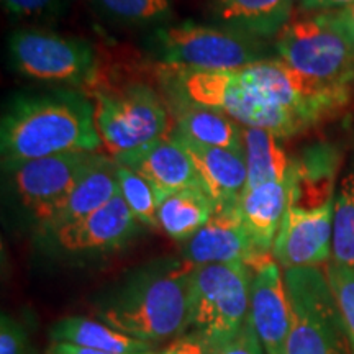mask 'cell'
<instances>
[{"instance_id": "cell-1", "label": "cell", "mask_w": 354, "mask_h": 354, "mask_svg": "<svg viewBox=\"0 0 354 354\" xmlns=\"http://www.w3.org/2000/svg\"><path fill=\"white\" fill-rule=\"evenodd\" d=\"M102 140L95 105L82 92L21 94L8 102L0 123V161L10 172L35 159L68 153H95Z\"/></svg>"}, {"instance_id": "cell-2", "label": "cell", "mask_w": 354, "mask_h": 354, "mask_svg": "<svg viewBox=\"0 0 354 354\" xmlns=\"http://www.w3.org/2000/svg\"><path fill=\"white\" fill-rule=\"evenodd\" d=\"M194 269L184 259L136 269L97 302V320L151 344L189 333Z\"/></svg>"}, {"instance_id": "cell-3", "label": "cell", "mask_w": 354, "mask_h": 354, "mask_svg": "<svg viewBox=\"0 0 354 354\" xmlns=\"http://www.w3.org/2000/svg\"><path fill=\"white\" fill-rule=\"evenodd\" d=\"M274 50L282 63L317 86L336 92L351 91L354 48L331 12L290 20L274 38Z\"/></svg>"}, {"instance_id": "cell-4", "label": "cell", "mask_w": 354, "mask_h": 354, "mask_svg": "<svg viewBox=\"0 0 354 354\" xmlns=\"http://www.w3.org/2000/svg\"><path fill=\"white\" fill-rule=\"evenodd\" d=\"M151 46L161 63L177 71H233L269 57L264 39L190 20L159 26Z\"/></svg>"}, {"instance_id": "cell-5", "label": "cell", "mask_w": 354, "mask_h": 354, "mask_svg": "<svg viewBox=\"0 0 354 354\" xmlns=\"http://www.w3.org/2000/svg\"><path fill=\"white\" fill-rule=\"evenodd\" d=\"M251 277L253 269L241 261L194 269L189 333L196 335L207 351L236 336L246 323Z\"/></svg>"}, {"instance_id": "cell-6", "label": "cell", "mask_w": 354, "mask_h": 354, "mask_svg": "<svg viewBox=\"0 0 354 354\" xmlns=\"http://www.w3.org/2000/svg\"><path fill=\"white\" fill-rule=\"evenodd\" d=\"M284 282L290 302L284 354H346L349 342L326 272L286 269Z\"/></svg>"}, {"instance_id": "cell-7", "label": "cell", "mask_w": 354, "mask_h": 354, "mask_svg": "<svg viewBox=\"0 0 354 354\" xmlns=\"http://www.w3.org/2000/svg\"><path fill=\"white\" fill-rule=\"evenodd\" d=\"M94 105L97 131L115 162L133 156L169 133L165 104L145 84L97 92Z\"/></svg>"}, {"instance_id": "cell-8", "label": "cell", "mask_w": 354, "mask_h": 354, "mask_svg": "<svg viewBox=\"0 0 354 354\" xmlns=\"http://www.w3.org/2000/svg\"><path fill=\"white\" fill-rule=\"evenodd\" d=\"M179 73V87L187 102L218 110L241 127L268 130L279 138H289L302 131L243 76L241 69Z\"/></svg>"}, {"instance_id": "cell-9", "label": "cell", "mask_w": 354, "mask_h": 354, "mask_svg": "<svg viewBox=\"0 0 354 354\" xmlns=\"http://www.w3.org/2000/svg\"><path fill=\"white\" fill-rule=\"evenodd\" d=\"M8 63L30 81L56 86H84L94 81L97 56L91 43L50 30H15L7 43Z\"/></svg>"}, {"instance_id": "cell-10", "label": "cell", "mask_w": 354, "mask_h": 354, "mask_svg": "<svg viewBox=\"0 0 354 354\" xmlns=\"http://www.w3.org/2000/svg\"><path fill=\"white\" fill-rule=\"evenodd\" d=\"M102 153H68L25 162L8 174V189L37 227L94 167Z\"/></svg>"}, {"instance_id": "cell-11", "label": "cell", "mask_w": 354, "mask_h": 354, "mask_svg": "<svg viewBox=\"0 0 354 354\" xmlns=\"http://www.w3.org/2000/svg\"><path fill=\"white\" fill-rule=\"evenodd\" d=\"M140 227L141 223L128 209L127 202L117 194L94 214L39 234L37 240L44 250L56 256L86 258L122 250L138 234Z\"/></svg>"}, {"instance_id": "cell-12", "label": "cell", "mask_w": 354, "mask_h": 354, "mask_svg": "<svg viewBox=\"0 0 354 354\" xmlns=\"http://www.w3.org/2000/svg\"><path fill=\"white\" fill-rule=\"evenodd\" d=\"M335 201L317 209L292 205L272 245V258L282 269L320 268L333 258Z\"/></svg>"}, {"instance_id": "cell-13", "label": "cell", "mask_w": 354, "mask_h": 354, "mask_svg": "<svg viewBox=\"0 0 354 354\" xmlns=\"http://www.w3.org/2000/svg\"><path fill=\"white\" fill-rule=\"evenodd\" d=\"M248 320L254 326L266 354H284L290 328V302L284 274L272 254L253 264Z\"/></svg>"}, {"instance_id": "cell-14", "label": "cell", "mask_w": 354, "mask_h": 354, "mask_svg": "<svg viewBox=\"0 0 354 354\" xmlns=\"http://www.w3.org/2000/svg\"><path fill=\"white\" fill-rule=\"evenodd\" d=\"M183 259L192 266L241 263L258 259L240 209L218 210L198 232L184 241Z\"/></svg>"}, {"instance_id": "cell-15", "label": "cell", "mask_w": 354, "mask_h": 354, "mask_svg": "<svg viewBox=\"0 0 354 354\" xmlns=\"http://www.w3.org/2000/svg\"><path fill=\"white\" fill-rule=\"evenodd\" d=\"M177 136L187 149L202 189L214 202L215 212L236 209L248 183L245 153L192 143L179 133Z\"/></svg>"}, {"instance_id": "cell-16", "label": "cell", "mask_w": 354, "mask_h": 354, "mask_svg": "<svg viewBox=\"0 0 354 354\" xmlns=\"http://www.w3.org/2000/svg\"><path fill=\"white\" fill-rule=\"evenodd\" d=\"M117 165L131 167L146 177L156 187L161 201L167 194L177 190L202 187L192 159L176 131L167 133L156 143Z\"/></svg>"}, {"instance_id": "cell-17", "label": "cell", "mask_w": 354, "mask_h": 354, "mask_svg": "<svg viewBox=\"0 0 354 354\" xmlns=\"http://www.w3.org/2000/svg\"><path fill=\"white\" fill-rule=\"evenodd\" d=\"M117 194V162L104 154V158L74 185L68 196L53 207L50 214L44 216V220L35 230V233L39 236V234H46L53 230L74 223L102 209Z\"/></svg>"}, {"instance_id": "cell-18", "label": "cell", "mask_w": 354, "mask_h": 354, "mask_svg": "<svg viewBox=\"0 0 354 354\" xmlns=\"http://www.w3.org/2000/svg\"><path fill=\"white\" fill-rule=\"evenodd\" d=\"M292 205L294 196L289 174L284 180H274L243 192L238 209L258 258L271 254L279 227Z\"/></svg>"}, {"instance_id": "cell-19", "label": "cell", "mask_w": 354, "mask_h": 354, "mask_svg": "<svg viewBox=\"0 0 354 354\" xmlns=\"http://www.w3.org/2000/svg\"><path fill=\"white\" fill-rule=\"evenodd\" d=\"M295 3L299 0H212L209 10L220 26L269 39L292 20Z\"/></svg>"}, {"instance_id": "cell-20", "label": "cell", "mask_w": 354, "mask_h": 354, "mask_svg": "<svg viewBox=\"0 0 354 354\" xmlns=\"http://www.w3.org/2000/svg\"><path fill=\"white\" fill-rule=\"evenodd\" d=\"M339 153L328 143L310 146L299 158L290 159L289 177L294 205L317 209L335 201Z\"/></svg>"}, {"instance_id": "cell-21", "label": "cell", "mask_w": 354, "mask_h": 354, "mask_svg": "<svg viewBox=\"0 0 354 354\" xmlns=\"http://www.w3.org/2000/svg\"><path fill=\"white\" fill-rule=\"evenodd\" d=\"M53 343H68L76 346L99 349L118 354H143L156 351V344L133 338L112 328L107 323L86 317H68L50 328Z\"/></svg>"}, {"instance_id": "cell-22", "label": "cell", "mask_w": 354, "mask_h": 354, "mask_svg": "<svg viewBox=\"0 0 354 354\" xmlns=\"http://www.w3.org/2000/svg\"><path fill=\"white\" fill-rule=\"evenodd\" d=\"M215 214V205L202 187L167 194L158 207V227L176 241H187Z\"/></svg>"}, {"instance_id": "cell-23", "label": "cell", "mask_w": 354, "mask_h": 354, "mask_svg": "<svg viewBox=\"0 0 354 354\" xmlns=\"http://www.w3.org/2000/svg\"><path fill=\"white\" fill-rule=\"evenodd\" d=\"M177 133L192 143L243 151L241 125L218 110L192 102L184 104L177 115Z\"/></svg>"}, {"instance_id": "cell-24", "label": "cell", "mask_w": 354, "mask_h": 354, "mask_svg": "<svg viewBox=\"0 0 354 354\" xmlns=\"http://www.w3.org/2000/svg\"><path fill=\"white\" fill-rule=\"evenodd\" d=\"M241 135L248 171L246 189L284 180L290 169V158L282 146V138L268 130L250 127H241Z\"/></svg>"}, {"instance_id": "cell-25", "label": "cell", "mask_w": 354, "mask_h": 354, "mask_svg": "<svg viewBox=\"0 0 354 354\" xmlns=\"http://www.w3.org/2000/svg\"><path fill=\"white\" fill-rule=\"evenodd\" d=\"M109 21L131 28L169 25L171 0H88Z\"/></svg>"}, {"instance_id": "cell-26", "label": "cell", "mask_w": 354, "mask_h": 354, "mask_svg": "<svg viewBox=\"0 0 354 354\" xmlns=\"http://www.w3.org/2000/svg\"><path fill=\"white\" fill-rule=\"evenodd\" d=\"M118 194L127 202L135 218L145 227H158V207L161 196L156 187L140 172L128 166L117 165Z\"/></svg>"}, {"instance_id": "cell-27", "label": "cell", "mask_w": 354, "mask_h": 354, "mask_svg": "<svg viewBox=\"0 0 354 354\" xmlns=\"http://www.w3.org/2000/svg\"><path fill=\"white\" fill-rule=\"evenodd\" d=\"M325 272L342 315L349 348L354 354V266H343L330 261Z\"/></svg>"}, {"instance_id": "cell-28", "label": "cell", "mask_w": 354, "mask_h": 354, "mask_svg": "<svg viewBox=\"0 0 354 354\" xmlns=\"http://www.w3.org/2000/svg\"><path fill=\"white\" fill-rule=\"evenodd\" d=\"M74 0H2L3 10L12 19L25 21H50L64 17Z\"/></svg>"}, {"instance_id": "cell-29", "label": "cell", "mask_w": 354, "mask_h": 354, "mask_svg": "<svg viewBox=\"0 0 354 354\" xmlns=\"http://www.w3.org/2000/svg\"><path fill=\"white\" fill-rule=\"evenodd\" d=\"M0 354H30V339L25 326L6 313L0 322Z\"/></svg>"}, {"instance_id": "cell-30", "label": "cell", "mask_w": 354, "mask_h": 354, "mask_svg": "<svg viewBox=\"0 0 354 354\" xmlns=\"http://www.w3.org/2000/svg\"><path fill=\"white\" fill-rule=\"evenodd\" d=\"M205 354H266V351L254 326L250 320H246L240 333L228 339L227 343L209 349Z\"/></svg>"}, {"instance_id": "cell-31", "label": "cell", "mask_w": 354, "mask_h": 354, "mask_svg": "<svg viewBox=\"0 0 354 354\" xmlns=\"http://www.w3.org/2000/svg\"><path fill=\"white\" fill-rule=\"evenodd\" d=\"M205 344L196 335L185 333L162 349L159 354H205Z\"/></svg>"}, {"instance_id": "cell-32", "label": "cell", "mask_w": 354, "mask_h": 354, "mask_svg": "<svg viewBox=\"0 0 354 354\" xmlns=\"http://www.w3.org/2000/svg\"><path fill=\"white\" fill-rule=\"evenodd\" d=\"M354 0H299V7L302 12H335L346 6H351Z\"/></svg>"}, {"instance_id": "cell-33", "label": "cell", "mask_w": 354, "mask_h": 354, "mask_svg": "<svg viewBox=\"0 0 354 354\" xmlns=\"http://www.w3.org/2000/svg\"><path fill=\"white\" fill-rule=\"evenodd\" d=\"M331 13H333L336 24L339 25V28L343 30V33L346 35L354 48V2L351 6H346L344 8H339V10H335Z\"/></svg>"}, {"instance_id": "cell-34", "label": "cell", "mask_w": 354, "mask_h": 354, "mask_svg": "<svg viewBox=\"0 0 354 354\" xmlns=\"http://www.w3.org/2000/svg\"><path fill=\"white\" fill-rule=\"evenodd\" d=\"M48 354H118V353L99 351V349H88V348L76 346V344H68V343H53V346L48 349ZM143 354H159V353L151 351V353H143Z\"/></svg>"}]
</instances>
